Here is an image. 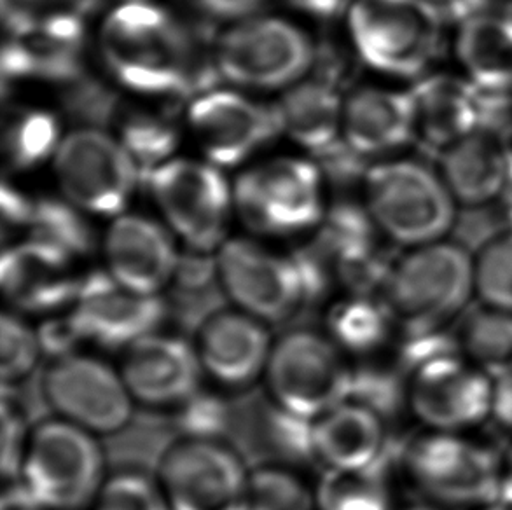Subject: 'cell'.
Wrapping results in <instances>:
<instances>
[{
  "mask_svg": "<svg viewBox=\"0 0 512 510\" xmlns=\"http://www.w3.org/2000/svg\"><path fill=\"white\" fill-rule=\"evenodd\" d=\"M102 55L126 88L146 95H182L212 83L194 35L165 9L132 0L102 27Z\"/></svg>",
  "mask_w": 512,
  "mask_h": 510,
  "instance_id": "1",
  "label": "cell"
},
{
  "mask_svg": "<svg viewBox=\"0 0 512 510\" xmlns=\"http://www.w3.org/2000/svg\"><path fill=\"white\" fill-rule=\"evenodd\" d=\"M399 332L422 338L457 325L476 303L474 255L458 242H434L408 249L392 262L381 292Z\"/></svg>",
  "mask_w": 512,
  "mask_h": 510,
  "instance_id": "2",
  "label": "cell"
},
{
  "mask_svg": "<svg viewBox=\"0 0 512 510\" xmlns=\"http://www.w3.org/2000/svg\"><path fill=\"white\" fill-rule=\"evenodd\" d=\"M263 383L273 406L315 421L352 399L355 364L326 332L299 327L275 338Z\"/></svg>",
  "mask_w": 512,
  "mask_h": 510,
  "instance_id": "3",
  "label": "cell"
},
{
  "mask_svg": "<svg viewBox=\"0 0 512 510\" xmlns=\"http://www.w3.org/2000/svg\"><path fill=\"white\" fill-rule=\"evenodd\" d=\"M102 437L62 418L35 425L21 463V483L48 510L91 509L104 486Z\"/></svg>",
  "mask_w": 512,
  "mask_h": 510,
  "instance_id": "4",
  "label": "cell"
},
{
  "mask_svg": "<svg viewBox=\"0 0 512 510\" xmlns=\"http://www.w3.org/2000/svg\"><path fill=\"white\" fill-rule=\"evenodd\" d=\"M444 23L432 0H355L348 20L360 58L394 77L422 76L436 62Z\"/></svg>",
  "mask_w": 512,
  "mask_h": 510,
  "instance_id": "5",
  "label": "cell"
},
{
  "mask_svg": "<svg viewBox=\"0 0 512 510\" xmlns=\"http://www.w3.org/2000/svg\"><path fill=\"white\" fill-rule=\"evenodd\" d=\"M367 212L383 235L408 249L441 242L457 212L443 177L415 161L374 166L364 175Z\"/></svg>",
  "mask_w": 512,
  "mask_h": 510,
  "instance_id": "6",
  "label": "cell"
},
{
  "mask_svg": "<svg viewBox=\"0 0 512 510\" xmlns=\"http://www.w3.org/2000/svg\"><path fill=\"white\" fill-rule=\"evenodd\" d=\"M404 470L443 509L476 510L500 500L502 458L467 434L423 430L406 448Z\"/></svg>",
  "mask_w": 512,
  "mask_h": 510,
  "instance_id": "7",
  "label": "cell"
},
{
  "mask_svg": "<svg viewBox=\"0 0 512 510\" xmlns=\"http://www.w3.org/2000/svg\"><path fill=\"white\" fill-rule=\"evenodd\" d=\"M215 266L219 289L231 306L264 324H284L313 297L298 254H278L259 243L233 238L215 252Z\"/></svg>",
  "mask_w": 512,
  "mask_h": 510,
  "instance_id": "8",
  "label": "cell"
},
{
  "mask_svg": "<svg viewBox=\"0 0 512 510\" xmlns=\"http://www.w3.org/2000/svg\"><path fill=\"white\" fill-rule=\"evenodd\" d=\"M493 380L455 352L416 360L406 385V404L423 430L467 434L492 418Z\"/></svg>",
  "mask_w": 512,
  "mask_h": 510,
  "instance_id": "9",
  "label": "cell"
},
{
  "mask_svg": "<svg viewBox=\"0 0 512 510\" xmlns=\"http://www.w3.org/2000/svg\"><path fill=\"white\" fill-rule=\"evenodd\" d=\"M42 393L56 418L98 437L125 430L137 407L119 367L93 353L51 360L42 378Z\"/></svg>",
  "mask_w": 512,
  "mask_h": 510,
  "instance_id": "10",
  "label": "cell"
},
{
  "mask_svg": "<svg viewBox=\"0 0 512 510\" xmlns=\"http://www.w3.org/2000/svg\"><path fill=\"white\" fill-rule=\"evenodd\" d=\"M156 477L170 510H243L250 469L224 439H184L165 449Z\"/></svg>",
  "mask_w": 512,
  "mask_h": 510,
  "instance_id": "11",
  "label": "cell"
},
{
  "mask_svg": "<svg viewBox=\"0 0 512 510\" xmlns=\"http://www.w3.org/2000/svg\"><path fill=\"white\" fill-rule=\"evenodd\" d=\"M235 200L243 222L257 233H301L322 219L319 168L299 159H275L243 173Z\"/></svg>",
  "mask_w": 512,
  "mask_h": 510,
  "instance_id": "12",
  "label": "cell"
},
{
  "mask_svg": "<svg viewBox=\"0 0 512 510\" xmlns=\"http://www.w3.org/2000/svg\"><path fill=\"white\" fill-rule=\"evenodd\" d=\"M149 187L175 235L187 249L217 252L226 242L229 191L214 166L173 159L149 172Z\"/></svg>",
  "mask_w": 512,
  "mask_h": 510,
  "instance_id": "13",
  "label": "cell"
},
{
  "mask_svg": "<svg viewBox=\"0 0 512 510\" xmlns=\"http://www.w3.org/2000/svg\"><path fill=\"white\" fill-rule=\"evenodd\" d=\"M63 193L90 214L116 215L130 200L140 168L119 140L98 128L74 131L56 151Z\"/></svg>",
  "mask_w": 512,
  "mask_h": 510,
  "instance_id": "14",
  "label": "cell"
},
{
  "mask_svg": "<svg viewBox=\"0 0 512 510\" xmlns=\"http://www.w3.org/2000/svg\"><path fill=\"white\" fill-rule=\"evenodd\" d=\"M306 35L277 18L243 21L222 35L215 67L231 83L250 88H280L298 81L312 65Z\"/></svg>",
  "mask_w": 512,
  "mask_h": 510,
  "instance_id": "15",
  "label": "cell"
},
{
  "mask_svg": "<svg viewBox=\"0 0 512 510\" xmlns=\"http://www.w3.org/2000/svg\"><path fill=\"white\" fill-rule=\"evenodd\" d=\"M70 315L84 343L125 352L128 346L160 331L163 296H142L121 287L107 271L84 276Z\"/></svg>",
  "mask_w": 512,
  "mask_h": 510,
  "instance_id": "16",
  "label": "cell"
},
{
  "mask_svg": "<svg viewBox=\"0 0 512 510\" xmlns=\"http://www.w3.org/2000/svg\"><path fill=\"white\" fill-rule=\"evenodd\" d=\"M193 343L205 378L221 390L242 392L264 380L275 336L271 325L229 306L201 322Z\"/></svg>",
  "mask_w": 512,
  "mask_h": 510,
  "instance_id": "17",
  "label": "cell"
},
{
  "mask_svg": "<svg viewBox=\"0 0 512 510\" xmlns=\"http://www.w3.org/2000/svg\"><path fill=\"white\" fill-rule=\"evenodd\" d=\"M137 406L177 409L205 380L193 341L156 331L128 346L119 364Z\"/></svg>",
  "mask_w": 512,
  "mask_h": 510,
  "instance_id": "18",
  "label": "cell"
},
{
  "mask_svg": "<svg viewBox=\"0 0 512 510\" xmlns=\"http://www.w3.org/2000/svg\"><path fill=\"white\" fill-rule=\"evenodd\" d=\"M0 280L11 310L44 318L70 310L83 278L74 271L72 255L28 238L6 249Z\"/></svg>",
  "mask_w": 512,
  "mask_h": 510,
  "instance_id": "19",
  "label": "cell"
},
{
  "mask_svg": "<svg viewBox=\"0 0 512 510\" xmlns=\"http://www.w3.org/2000/svg\"><path fill=\"white\" fill-rule=\"evenodd\" d=\"M189 125L215 165L231 166L249 158L277 135V109L231 91H208L189 107Z\"/></svg>",
  "mask_w": 512,
  "mask_h": 510,
  "instance_id": "20",
  "label": "cell"
},
{
  "mask_svg": "<svg viewBox=\"0 0 512 510\" xmlns=\"http://www.w3.org/2000/svg\"><path fill=\"white\" fill-rule=\"evenodd\" d=\"M105 271L142 296H163L179 271L180 255L160 224L126 215L114 221L104 240Z\"/></svg>",
  "mask_w": 512,
  "mask_h": 510,
  "instance_id": "21",
  "label": "cell"
},
{
  "mask_svg": "<svg viewBox=\"0 0 512 510\" xmlns=\"http://www.w3.org/2000/svg\"><path fill=\"white\" fill-rule=\"evenodd\" d=\"M312 446L324 469H373L387 446V425L378 409L348 399L313 421Z\"/></svg>",
  "mask_w": 512,
  "mask_h": 510,
  "instance_id": "22",
  "label": "cell"
},
{
  "mask_svg": "<svg viewBox=\"0 0 512 510\" xmlns=\"http://www.w3.org/2000/svg\"><path fill=\"white\" fill-rule=\"evenodd\" d=\"M341 133L343 142L359 156L399 149L416 135L413 93L383 88L353 93L343 105Z\"/></svg>",
  "mask_w": 512,
  "mask_h": 510,
  "instance_id": "23",
  "label": "cell"
},
{
  "mask_svg": "<svg viewBox=\"0 0 512 510\" xmlns=\"http://www.w3.org/2000/svg\"><path fill=\"white\" fill-rule=\"evenodd\" d=\"M411 93L415 98L416 135H422L430 149L443 152L483 121V91L467 77H423Z\"/></svg>",
  "mask_w": 512,
  "mask_h": 510,
  "instance_id": "24",
  "label": "cell"
},
{
  "mask_svg": "<svg viewBox=\"0 0 512 510\" xmlns=\"http://www.w3.org/2000/svg\"><path fill=\"white\" fill-rule=\"evenodd\" d=\"M500 131L479 125L441 152V177L464 207L493 200L511 186Z\"/></svg>",
  "mask_w": 512,
  "mask_h": 510,
  "instance_id": "25",
  "label": "cell"
},
{
  "mask_svg": "<svg viewBox=\"0 0 512 510\" xmlns=\"http://www.w3.org/2000/svg\"><path fill=\"white\" fill-rule=\"evenodd\" d=\"M455 51L479 90L512 93V13L486 9L460 21Z\"/></svg>",
  "mask_w": 512,
  "mask_h": 510,
  "instance_id": "26",
  "label": "cell"
},
{
  "mask_svg": "<svg viewBox=\"0 0 512 510\" xmlns=\"http://www.w3.org/2000/svg\"><path fill=\"white\" fill-rule=\"evenodd\" d=\"M324 332L352 360L374 357L392 343L399 325L385 299L348 294L327 308Z\"/></svg>",
  "mask_w": 512,
  "mask_h": 510,
  "instance_id": "27",
  "label": "cell"
},
{
  "mask_svg": "<svg viewBox=\"0 0 512 510\" xmlns=\"http://www.w3.org/2000/svg\"><path fill=\"white\" fill-rule=\"evenodd\" d=\"M275 109L282 131L306 149L324 154L340 144L343 105L333 84L322 79L298 84Z\"/></svg>",
  "mask_w": 512,
  "mask_h": 510,
  "instance_id": "28",
  "label": "cell"
},
{
  "mask_svg": "<svg viewBox=\"0 0 512 510\" xmlns=\"http://www.w3.org/2000/svg\"><path fill=\"white\" fill-rule=\"evenodd\" d=\"M457 350L492 380L512 373V313L476 303L457 322Z\"/></svg>",
  "mask_w": 512,
  "mask_h": 510,
  "instance_id": "29",
  "label": "cell"
},
{
  "mask_svg": "<svg viewBox=\"0 0 512 510\" xmlns=\"http://www.w3.org/2000/svg\"><path fill=\"white\" fill-rule=\"evenodd\" d=\"M315 510H395L392 491L376 467L331 470L315 486Z\"/></svg>",
  "mask_w": 512,
  "mask_h": 510,
  "instance_id": "30",
  "label": "cell"
},
{
  "mask_svg": "<svg viewBox=\"0 0 512 510\" xmlns=\"http://www.w3.org/2000/svg\"><path fill=\"white\" fill-rule=\"evenodd\" d=\"M243 510H315V486L280 463L250 469Z\"/></svg>",
  "mask_w": 512,
  "mask_h": 510,
  "instance_id": "31",
  "label": "cell"
},
{
  "mask_svg": "<svg viewBox=\"0 0 512 510\" xmlns=\"http://www.w3.org/2000/svg\"><path fill=\"white\" fill-rule=\"evenodd\" d=\"M27 229L30 238L51 243L72 257L88 254L93 247L90 226L74 208L60 201H32Z\"/></svg>",
  "mask_w": 512,
  "mask_h": 510,
  "instance_id": "32",
  "label": "cell"
},
{
  "mask_svg": "<svg viewBox=\"0 0 512 510\" xmlns=\"http://www.w3.org/2000/svg\"><path fill=\"white\" fill-rule=\"evenodd\" d=\"M44 359L37 329L13 310L0 317V376L4 388H14L32 376Z\"/></svg>",
  "mask_w": 512,
  "mask_h": 510,
  "instance_id": "33",
  "label": "cell"
},
{
  "mask_svg": "<svg viewBox=\"0 0 512 510\" xmlns=\"http://www.w3.org/2000/svg\"><path fill=\"white\" fill-rule=\"evenodd\" d=\"M476 303L512 313V229L474 254Z\"/></svg>",
  "mask_w": 512,
  "mask_h": 510,
  "instance_id": "34",
  "label": "cell"
},
{
  "mask_svg": "<svg viewBox=\"0 0 512 510\" xmlns=\"http://www.w3.org/2000/svg\"><path fill=\"white\" fill-rule=\"evenodd\" d=\"M119 142L135 159L144 172L167 163L168 156L175 149L177 135L168 121L154 118L146 112H119Z\"/></svg>",
  "mask_w": 512,
  "mask_h": 510,
  "instance_id": "35",
  "label": "cell"
},
{
  "mask_svg": "<svg viewBox=\"0 0 512 510\" xmlns=\"http://www.w3.org/2000/svg\"><path fill=\"white\" fill-rule=\"evenodd\" d=\"M58 121L46 111H28L11 121L6 152L14 168H30L58 151Z\"/></svg>",
  "mask_w": 512,
  "mask_h": 510,
  "instance_id": "36",
  "label": "cell"
},
{
  "mask_svg": "<svg viewBox=\"0 0 512 510\" xmlns=\"http://www.w3.org/2000/svg\"><path fill=\"white\" fill-rule=\"evenodd\" d=\"M91 510H170L158 477L118 470L105 479Z\"/></svg>",
  "mask_w": 512,
  "mask_h": 510,
  "instance_id": "37",
  "label": "cell"
},
{
  "mask_svg": "<svg viewBox=\"0 0 512 510\" xmlns=\"http://www.w3.org/2000/svg\"><path fill=\"white\" fill-rule=\"evenodd\" d=\"M455 231L460 238L474 243V249L495 240L512 229V186L493 200L464 207L462 214H457Z\"/></svg>",
  "mask_w": 512,
  "mask_h": 510,
  "instance_id": "38",
  "label": "cell"
},
{
  "mask_svg": "<svg viewBox=\"0 0 512 510\" xmlns=\"http://www.w3.org/2000/svg\"><path fill=\"white\" fill-rule=\"evenodd\" d=\"M175 425L184 439H222L229 425L228 406L217 393L201 386L193 397L173 409Z\"/></svg>",
  "mask_w": 512,
  "mask_h": 510,
  "instance_id": "39",
  "label": "cell"
},
{
  "mask_svg": "<svg viewBox=\"0 0 512 510\" xmlns=\"http://www.w3.org/2000/svg\"><path fill=\"white\" fill-rule=\"evenodd\" d=\"M34 427L14 399L13 388L2 386V477L4 481L20 477L21 463Z\"/></svg>",
  "mask_w": 512,
  "mask_h": 510,
  "instance_id": "40",
  "label": "cell"
},
{
  "mask_svg": "<svg viewBox=\"0 0 512 510\" xmlns=\"http://www.w3.org/2000/svg\"><path fill=\"white\" fill-rule=\"evenodd\" d=\"M69 84V91L65 95V105L72 116H76L79 121L88 123L90 128L118 121L121 107L112 91L107 90L93 79H83V77H77L76 81Z\"/></svg>",
  "mask_w": 512,
  "mask_h": 510,
  "instance_id": "41",
  "label": "cell"
},
{
  "mask_svg": "<svg viewBox=\"0 0 512 510\" xmlns=\"http://www.w3.org/2000/svg\"><path fill=\"white\" fill-rule=\"evenodd\" d=\"M35 329H37V336L41 341L44 357H49L51 360L62 359L70 353L81 352L79 346L84 345L83 336L77 329L76 322L69 310L42 318L41 324L37 325Z\"/></svg>",
  "mask_w": 512,
  "mask_h": 510,
  "instance_id": "42",
  "label": "cell"
},
{
  "mask_svg": "<svg viewBox=\"0 0 512 510\" xmlns=\"http://www.w3.org/2000/svg\"><path fill=\"white\" fill-rule=\"evenodd\" d=\"M512 434V373L493 380L492 418Z\"/></svg>",
  "mask_w": 512,
  "mask_h": 510,
  "instance_id": "43",
  "label": "cell"
},
{
  "mask_svg": "<svg viewBox=\"0 0 512 510\" xmlns=\"http://www.w3.org/2000/svg\"><path fill=\"white\" fill-rule=\"evenodd\" d=\"M0 510H48L20 479L4 481Z\"/></svg>",
  "mask_w": 512,
  "mask_h": 510,
  "instance_id": "44",
  "label": "cell"
},
{
  "mask_svg": "<svg viewBox=\"0 0 512 510\" xmlns=\"http://www.w3.org/2000/svg\"><path fill=\"white\" fill-rule=\"evenodd\" d=\"M205 11L217 18H245L256 13L264 0H196Z\"/></svg>",
  "mask_w": 512,
  "mask_h": 510,
  "instance_id": "45",
  "label": "cell"
},
{
  "mask_svg": "<svg viewBox=\"0 0 512 510\" xmlns=\"http://www.w3.org/2000/svg\"><path fill=\"white\" fill-rule=\"evenodd\" d=\"M441 11H443L446 20L464 21L469 16L483 13L490 9V0H432Z\"/></svg>",
  "mask_w": 512,
  "mask_h": 510,
  "instance_id": "46",
  "label": "cell"
},
{
  "mask_svg": "<svg viewBox=\"0 0 512 510\" xmlns=\"http://www.w3.org/2000/svg\"><path fill=\"white\" fill-rule=\"evenodd\" d=\"M291 2L308 13L317 14V16H333L345 6L348 0H291Z\"/></svg>",
  "mask_w": 512,
  "mask_h": 510,
  "instance_id": "47",
  "label": "cell"
},
{
  "mask_svg": "<svg viewBox=\"0 0 512 510\" xmlns=\"http://www.w3.org/2000/svg\"><path fill=\"white\" fill-rule=\"evenodd\" d=\"M500 502L512 509V444L507 449L506 456H502V470H500Z\"/></svg>",
  "mask_w": 512,
  "mask_h": 510,
  "instance_id": "48",
  "label": "cell"
},
{
  "mask_svg": "<svg viewBox=\"0 0 512 510\" xmlns=\"http://www.w3.org/2000/svg\"><path fill=\"white\" fill-rule=\"evenodd\" d=\"M500 138H502V147H504V156H506L507 172H509V180L512 186V121H509L502 131H500Z\"/></svg>",
  "mask_w": 512,
  "mask_h": 510,
  "instance_id": "49",
  "label": "cell"
},
{
  "mask_svg": "<svg viewBox=\"0 0 512 510\" xmlns=\"http://www.w3.org/2000/svg\"><path fill=\"white\" fill-rule=\"evenodd\" d=\"M476 510H512L507 507L506 504H502L500 500H497V502H493V504L485 505V507H479V509Z\"/></svg>",
  "mask_w": 512,
  "mask_h": 510,
  "instance_id": "50",
  "label": "cell"
},
{
  "mask_svg": "<svg viewBox=\"0 0 512 510\" xmlns=\"http://www.w3.org/2000/svg\"><path fill=\"white\" fill-rule=\"evenodd\" d=\"M402 510H444L443 507H437L434 504H422V505H413V507H408V509Z\"/></svg>",
  "mask_w": 512,
  "mask_h": 510,
  "instance_id": "51",
  "label": "cell"
}]
</instances>
